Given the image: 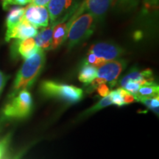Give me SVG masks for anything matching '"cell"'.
<instances>
[{"label":"cell","instance_id":"cell-1","mask_svg":"<svg viewBox=\"0 0 159 159\" xmlns=\"http://www.w3.org/2000/svg\"><path fill=\"white\" fill-rule=\"evenodd\" d=\"M46 56L43 49L40 48L35 54L25 59L21 69L16 76L9 97L24 89H28L33 85L44 67Z\"/></svg>","mask_w":159,"mask_h":159},{"label":"cell","instance_id":"cell-2","mask_svg":"<svg viewBox=\"0 0 159 159\" xmlns=\"http://www.w3.org/2000/svg\"><path fill=\"white\" fill-rule=\"evenodd\" d=\"M97 21L89 13L79 15L71 23L66 41L67 47L72 49L89 39L95 30Z\"/></svg>","mask_w":159,"mask_h":159},{"label":"cell","instance_id":"cell-3","mask_svg":"<svg viewBox=\"0 0 159 159\" xmlns=\"http://www.w3.org/2000/svg\"><path fill=\"white\" fill-rule=\"evenodd\" d=\"M40 90L46 97L61 99L68 103L79 102L83 97V91L78 87L52 80L43 81Z\"/></svg>","mask_w":159,"mask_h":159},{"label":"cell","instance_id":"cell-4","mask_svg":"<svg viewBox=\"0 0 159 159\" xmlns=\"http://www.w3.org/2000/svg\"><path fill=\"white\" fill-rule=\"evenodd\" d=\"M33 97L27 89L20 91L4 107L2 115L6 119H20L26 118L33 109Z\"/></svg>","mask_w":159,"mask_h":159},{"label":"cell","instance_id":"cell-5","mask_svg":"<svg viewBox=\"0 0 159 159\" xmlns=\"http://www.w3.org/2000/svg\"><path fill=\"white\" fill-rule=\"evenodd\" d=\"M126 64V61L123 59H116L105 62L97 67V78L100 80L101 83H107L111 87H114Z\"/></svg>","mask_w":159,"mask_h":159},{"label":"cell","instance_id":"cell-6","mask_svg":"<svg viewBox=\"0 0 159 159\" xmlns=\"http://www.w3.org/2000/svg\"><path fill=\"white\" fill-rule=\"evenodd\" d=\"M105 62L118 59L125 53L124 49L119 45L108 42H98L93 44L89 50Z\"/></svg>","mask_w":159,"mask_h":159},{"label":"cell","instance_id":"cell-7","mask_svg":"<svg viewBox=\"0 0 159 159\" xmlns=\"http://www.w3.org/2000/svg\"><path fill=\"white\" fill-rule=\"evenodd\" d=\"M77 16H78L76 13V9L71 10V12L67 14L63 19L57 22L55 25L52 32V38L50 49H55L59 47L66 39L67 33L71 23Z\"/></svg>","mask_w":159,"mask_h":159},{"label":"cell","instance_id":"cell-8","mask_svg":"<svg viewBox=\"0 0 159 159\" xmlns=\"http://www.w3.org/2000/svg\"><path fill=\"white\" fill-rule=\"evenodd\" d=\"M24 18L28 22L38 27H47L49 25V16L47 9L43 6L30 5L25 7Z\"/></svg>","mask_w":159,"mask_h":159},{"label":"cell","instance_id":"cell-9","mask_svg":"<svg viewBox=\"0 0 159 159\" xmlns=\"http://www.w3.org/2000/svg\"><path fill=\"white\" fill-rule=\"evenodd\" d=\"M38 33V28L26 20L25 18L19 25L9 30L6 31L5 41H10L11 39L25 40L34 38Z\"/></svg>","mask_w":159,"mask_h":159},{"label":"cell","instance_id":"cell-10","mask_svg":"<svg viewBox=\"0 0 159 159\" xmlns=\"http://www.w3.org/2000/svg\"><path fill=\"white\" fill-rule=\"evenodd\" d=\"M39 49L33 38L25 40L17 39L11 46V55L14 59L21 57L25 60L35 54Z\"/></svg>","mask_w":159,"mask_h":159},{"label":"cell","instance_id":"cell-11","mask_svg":"<svg viewBox=\"0 0 159 159\" xmlns=\"http://www.w3.org/2000/svg\"><path fill=\"white\" fill-rule=\"evenodd\" d=\"M111 2V0H85L80 7L83 11H89L97 21H101L106 15Z\"/></svg>","mask_w":159,"mask_h":159},{"label":"cell","instance_id":"cell-12","mask_svg":"<svg viewBox=\"0 0 159 159\" xmlns=\"http://www.w3.org/2000/svg\"><path fill=\"white\" fill-rule=\"evenodd\" d=\"M129 81H136V82L140 83L142 86L144 85L152 84L155 83L153 73L150 69H144L142 71L133 69L128 74H127L122 80H119V85L121 87H124L125 85Z\"/></svg>","mask_w":159,"mask_h":159},{"label":"cell","instance_id":"cell-13","mask_svg":"<svg viewBox=\"0 0 159 159\" xmlns=\"http://www.w3.org/2000/svg\"><path fill=\"white\" fill-rule=\"evenodd\" d=\"M72 3V0H50L47 5L51 23H54L61 16L65 11H68Z\"/></svg>","mask_w":159,"mask_h":159},{"label":"cell","instance_id":"cell-14","mask_svg":"<svg viewBox=\"0 0 159 159\" xmlns=\"http://www.w3.org/2000/svg\"><path fill=\"white\" fill-rule=\"evenodd\" d=\"M56 22L50 23V25L47 26V27H43L37 33V35L34 37L36 45L39 48L42 49H50L52 38V32Z\"/></svg>","mask_w":159,"mask_h":159},{"label":"cell","instance_id":"cell-15","mask_svg":"<svg viewBox=\"0 0 159 159\" xmlns=\"http://www.w3.org/2000/svg\"><path fill=\"white\" fill-rule=\"evenodd\" d=\"M109 96L111 97L112 104L119 107L130 104L135 101L134 95L122 88H119L116 90L110 91Z\"/></svg>","mask_w":159,"mask_h":159},{"label":"cell","instance_id":"cell-16","mask_svg":"<svg viewBox=\"0 0 159 159\" xmlns=\"http://www.w3.org/2000/svg\"><path fill=\"white\" fill-rule=\"evenodd\" d=\"M97 67L85 62L81 66L78 75V79L81 83L85 85L91 84L97 77Z\"/></svg>","mask_w":159,"mask_h":159},{"label":"cell","instance_id":"cell-17","mask_svg":"<svg viewBox=\"0 0 159 159\" xmlns=\"http://www.w3.org/2000/svg\"><path fill=\"white\" fill-rule=\"evenodd\" d=\"M25 7H14L11 8L6 19V27L7 30H9L17 26L22 21L25 14Z\"/></svg>","mask_w":159,"mask_h":159},{"label":"cell","instance_id":"cell-18","mask_svg":"<svg viewBox=\"0 0 159 159\" xmlns=\"http://www.w3.org/2000/svg\"><path fill=\"white\" fill-rule=\"evenodd\" d=\"M159 86L156 83L152 84L144 85L141 86L136 94H134V98L136 97H151L158 94Z\"/></svg>","mask_w":159,"mask_h":159},{"label":"cell","instance_id":"cell-19","mask_svg":"<svg viewBox=\"0 0 159 159\" xmlns=\"http://www.w3.org/2000/svg\"><path fill=\"white\" fill-rule=\"evenodd\" d=\"M137 102H142V104L146 105L150 110L154 111L155 113H158L159 108V96L158 94L156 96L151 97H136L134 98Z\"/></svg>","mask_w":159,"mask_h":159},{"label":"cell","instance_id":"cell-20","mask_svg":"<svg viewBox=\"0 0 159 159\" xmlns=\"http://www.w3.org/2000/svg\"><path fill=\"white\" fill-rule=\"evenodd\" d=\"M112 105V102H111V97L109 96V94L108 96L104 97L102 99H101L99 101L97 104H95L92 108H89L88 111H86V113H89V114H91V113H94L96 111L100 110L103 108H105V107L109 106V105Z\"/></svg>","mask_w":159,"mask_h":159},{"label":"cell","instance_id":"cell-21","mask_svg":"<svg viewBox=\"0 0 159 159\" xmlns=\"http://www.w3.org/2000/svg\"><path fill=\"white\" fill-rule=\"evenodd\" d=\"M85 62L88 63L89 64L94 66L95 67H98L100 65H102V63H104L105 61H103L102 60L97 57L96 55L92 54V53H88L87 57L85 58Z\"/></svg>","mask_w":159,"mask_h":159},{"label":"cell","instance_id":"cell-22","mask_svg":"<svg viewBox=\"0 0 159 159\" xmlns=\"http://www.w3.org/2000/svg\"><path fill=\"white\" fill-rule=\"evenodd\" d=\"M30 2V0H2V7L7 10L10 5H26Z\"/></svg>","mask_w":159,"mask_h":159},{"label":"cell","instance_id":"cell-23","mask_svg":"<svg viewBox=\"0 0 159 159\" xmlns=\"http://www.w3.org/2000/svg\"><path fill=\"white\" fill-rule=\"evenodd\" d=\"M97 91L99 96L104 97L108 96L110 93V89L105 83H102L97 87Z\"/></svg>","mask_w":159,"mask_h":159},{"label":"cell","instance_id":"cell-24","mask_svg":"<svg viewBox=\"0 0 159 159\" xmlns=\"http://www.w3.org/2000/svg\"><path fill=\"white\" fill-rule=\"evenodd\" d=\"M8 136L5 137V138L2 139V140L0 141V159L2 158L4 154H5L6 149H7V144H8Z\"/></svg>","mask_w":159,"mask_h":159},{"label":"cell","instance_id":"cell-25","mask_svg":"<svg viewBox=\"0 0 159 159\" xmlns=\"http://www.w3.org/2000/svg\"><path fill=\"white\" fill-rule=\"evenodd\" d=\"M7 77L4 74V73L0 70V94L2 91L4 87L6 84V82H7Z\"/></svg>","mask_w":159,"mask_h":159},{"label":"cell","instance_id":"cell-26","mask_svg":"<svg viewBox=\"0 0 159 159\" xmlns=\"http://www.w3.org/2000/svg\"><path fill=\"white\" fill-rule=\"evenodd\" d=\"M50 0H30V4L34 5L37 6H43V7H45L48 5Z\"/></svg>","mask_w":159,"mask_h":159},{"label":"cell","instance_id":"cell-27","mask_svg":"<svg viewBox=\"0 0 159 159\" xmlns=\"http://www.w3.org/2000/svg\"><path fill=\"white\" fill-rule=\"evenodd\" d=\"M142 36V33H140V32H137V33H136V34L134 35V38L135 39H136V40H139V39H140V38Z\"/></svg>","mask_w":159,"mask_h":159},{"label":"cell","instance_id":"cell-28","mask_svg":"<svg viewBox=\"0 0 159 159\" xmlns=\"http://www.w3.org/2000/svg\"><path fill=\"white\" fill-rule=\"evenodd\" d=\"M22 155H23V152H19V153L16 155V156L13 159H21V156H22Z\"/></svg>","mask_w":159,"mask_h":159}]
</instances>
